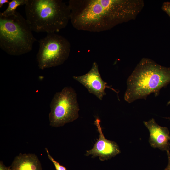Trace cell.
<instances>
[{
	"label": "cell",
	"mask_w": 170,
	"mask_h": 170,
	"mask_svg": "<svg viewBox=\"0 0 170 170\" xmlns=\"http://www.w3.org/2000/svg\"><path fill=\"white\" fill-rule=\"evenodd\" d=\"M70 20L79 30L99 32L136 19L143 0H70Z\"/></svg>",
	"instance_id": "6da1fadb"
},
{
	"label": "cell",
	"mask_w": 170,
	"mask_h": 170,
	"mask_svg": "<svg viewBox=\"0 0 170 170\" xmlns=\"http://www.w3.org/2000/svg\"><path fill=\"white\" fill-rule=\"evenodd\" d=\"M170 82V67L143 58L127 79L124 99L131 103L139 99H146L151 93L156 97L161 89Z\"/></svg>",
	"instance_id": "7a4b0ae2"
},
{
	"label": "cell",
	"mask_w": 170,
	"mask_h": 170,
	"mask_svg": "<svg viewBox=\"0 0 170 170\" xmlns=\"http://www.w3.org/2000/svg\"><path fill=\"white\" fill-rule=\"evenodd\" d=\"M25 10L31 30L37 33L58 32L70 19L69 5L61 0H28Z\"/></svg>",
	"instance_id": "3957f363"
},
{
	"label": "cell",
	"mask_w": 170,
	"mask_h": 170,
	"mask_svg": "<svg viewBox=\"0 0 170 170\" xmlns=\"http://www.w3.org/2000/svg\"><path fill=\"white\" fill-rule=\"evenodd\" d=\"M37 41L26 19L16 11L5 17L0 14V47L8 54L19 56L32 49Z\"/></svg>",
	"instance_id": "277c9868"
},
{
	"label": "cell",
	"mask_w": 170,
	"mask_h": 170,
	"mask_svg": "<svg viewBox=\"0 0 170 170\" xmlns=\"http://www.w3.org/2000/svg\"><path fill=\"white\" fill-rule=\"evenodd\" d=\"M39 42L36 58L40 69L60 65L68 59L71 45L67 39L62 36L55 33H48Z\"/></svg>",
	"instance_id": "5b68a950"
},
{
	"label": "cell",
	"mask_w": 170,
	"mask_h": 170,
	"mask_svg": "<svg viewBox=\"0 0 170 170\" xmlns=\"http://www.w3.org/2000/svg\"><path fill=\"white\" fill-rule=\"evenodd\" d=\"M49 125L55 127L64 126L78 118L79 110L77 95L72 87H65L54 95L50 104Z\"/></svg>",
	"instance_id": "8992f818"
},
{
	"label": "cell",
	"mask_w": 170,
	"mask_h": 170,
	"mask_svg": "<svg viewBox=\"0 0 170 170\" xmlns=\"http://www.w3.org/2000/svg\"><path fill=\"white\" fill-rule=\"evenodd\" d=\"M73 78L83 85L89 93L95 95L100 100H102L106 95L105 88L111 89L117 93L115 89L107 85L101 76L97 63L94 62L89 71L87 73L79 76H74Z\"/></svg>",
	"instance_id": "52a82bcc"
},
{
	"label": "cell",
	"mask_w": 170,
	"mask_h": 170,
	"mask_svg": "<svg viewBox=\"0 0 170 170\" xmlns=\"http://www.w3.org/2000/svg\"><path fill=\"white\" fill-rule=\"evenodd\" d=\"M100 120L97 118L94 121L99 133V137L93 148L86 151L85 155H92V157L99 156L101 161L107 160L120 153L118 146L113 141L108 140L105 137L100 124Z\"/></svg>",
	"instance_id": "ba28073f"
},
{
	"label": "cell",
	"mask_w": 170,
	"mask_h": 170,
	"mask_svg": "<svg viewBox=\"0 0 170 170\" xmlns=\"http://www.w3.org/2000/svg\"><path fill=\"white\" fill-rule=\"evenodd\" d=\"M143 123L150 132L149 142L151 146L162 151H169L170 135L168 129L158 125L154 118L144 121Z\"/></svg>",
	"instance_id": "9c48e42d"
},
{
	"label": "cell",
	"mask_w": 170,
	"mask_h": 170,
	"mask_svg": "<svg viewBox=\"0 0 170 170\" xmlns=\"http://www.w3.org/2000/svg\"><path fill=\"white\" fill-rule=\"evenodd\" d=\"M11 166L12 170H42L39 160L34 154L20 153Z\"/></svg>",
	"instance_id": "30bf717a"
},
{
	"label": "cell",
	"mask_w": 170,
	"mask_h": 170,
	"mask_svg": "<svg viewBox=\"0 0 170 170\" xmlns=\"http://www.w3.org/2000/svg\"><path fill=\"white\" fill-rule=\"evenodd\" d=\"M28 0H12L8 3V7L3 12H0L2 15L7 17L14 14L16 12V9L19 6L25 5Z\"/></svg>",
	"instance_id": "8fae6325"
},
{
	"label": "cell",
	"mask_w": 170,
	"mask_h": 170,
	"mask_svg": "<svg viewBox=\"0 0 170 170\" xmlns=\"http://www.w3.org/2000/svg\"><path fill=\"white\" fill-rule=\"evenodd\" d=\"M48 158L51 161L54 165L56 170H67L64 166L60 165L59 163L55 161L49 154V152L46 148H45Z\"/></svg>",
	"instance_id": "7c38bea8"
},
{
	"label": "cell",
	"mask_w": 170,
	"mask_h": 170,
	"mask_svg": "<svg viewBox=\"0 0 170 170\" xmlns=\"http://www.w3.org/2000/svg\"><path fill=\"white\" fill-rule=\"evenodd\" d=\"M162 9L167 14L170 19V2H164L162 5Z\"/></svg>",
	"instance_id": "4fadbf2b"
},
{
	"label": "cell",
	"mask_w": 170,
	"mask_h": 170,
	"mask_svg": "<svg viewBox=\"0 0 170 170\" xmlns=\"http://www.w3.org/2000/svg\"><path fill=\"white\" fill-rule=\"evenodd\" d=\"M0 170H12V169L11 168V166L6 167L3 164L2 161H0Z\"/></svg>",
	"instance_id": "5bb4252c"
},
{
	"label": "cell",
	"mask_w": 170,
	"mask_h": 170,
	"mask_svg": "<svg viewBox=\"0 0 170 170\" xmlns=\"http://www.w3.org/2000/svg\"><path fill=\"white\" fill-rule=\"evenodd\" d=\"M166 152L168 158V164L164 170H170V152L169 150Z\"/></svg>",
	"instance_id": "9a60e30c"
},
{
	"label": "cell",
	"mask_w": 170,
	"mask_h": 170,
	"mask_svg": "<svg viewBox=\"0 0 170 170\" xmlns=\"http://www.w3.org/2000/svg\"><path fill=\"white\" fill-rule=\"evenodd\" d=\"M9 2L8 0H0V7L1 8L5 3H9Z\"/></svg>",
	"instance_id": "2e32d148"
},
{
	"label": "cell",
	"mask_w": 170,
	"mask_h": 170,
	"mask_svg": "<svg viewBox=\"0 0 170 170\" xmlns=\"http://www.w3.org/2000/svg\"><path fill=\"white\" fill-rule=\"evenodd\" d=\"M170 104V100L167 103V105H168Z\"/></svg>",
	"instance_id": "e0dca14e"
},
{
	"label": "cell",
	"mask_w": 170,
	"mask_h": 170,
	"mask_svg": "<svg viewBox=\"0 0 170 170\" xmlns=\"http://www.w3.org/2000/svg\"><path fill=\"white\" fill-rule=\"evenodd\" d=\"M167 118L170 119V118Z\"/></svg>",
	"instance_id": "ac0fdd59"
}]
</instances>
